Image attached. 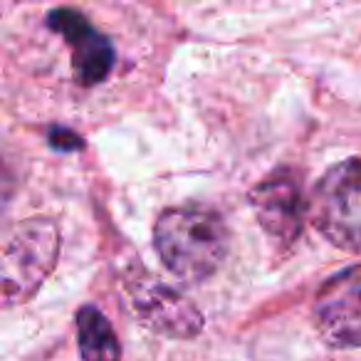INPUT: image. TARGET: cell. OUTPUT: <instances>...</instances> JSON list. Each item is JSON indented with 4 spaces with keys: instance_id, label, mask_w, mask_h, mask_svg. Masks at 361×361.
I'll return each instance as SVG.
<instances>
[{
    "instance_id": "1",
    "label": "cell",
    "mask_w": 361,
    "mask_h": 361,
    "mask_svg": "<svg viewBox=\"0 0 361 361\" xmlns=\"http://www.w3.org/2000/svg\"><path fill=\"white\" fill-rule=\"evenodd\" d=\"M231 235L218 211L208 206L166 208L154 226V247L166 270L186 282H206L228 255Z\"/></svg>"
},
{
    "instance_id": "2",
    "label": "cell",
    "mask_w": 361,
    "mask_h": 361,
    "mask_svg": "<svg viewBox=\"0 0 361 361\" xmlns=\"http://www.w3.org/2000/svg\"><path fill=\"white\" fill-rule=\"evenodd\" d=\"M60 255V231L50 218L18 223L3 247V305L30 300Z\"/></svg>"
},
{
    "instance_id": "3",
    "label": "cell",
    "mask_w": 361,
    "mask_h": 361,
    "mask_svg": "<svg viewBox=\"0 0 361 361\" xmlns=\"http://www.w3.org/2000/svg\"><path fill=\"white\" fill-rule=\"evenodd\" d=\"M310 218L331 245L361 255V159H346L322 176Z\"/></svg>"
},
{
    "instance_id": "4",
    "label": "cell",
    "mask_w": 361,
    "mask_h": 361,
    "mask_svg": "<svg viewBox=\"0 0 361 361\" xmlns=\"http://www.w3.org/2000/svg\"><path fill=\"white\" fill-rule=\"evenodd\" d=\"M312 317L317 331L329 346H361V262L322 282L312 302Z\"/></svg>"
},
{
    "instance_id": "5",
    "label": "cell",
    "mask_w": 361,
    "mask_h": 361,
    "mask_svg": "<svg viewBox=\"0 0 361 361\" xmlns=\"http://www.w3.org/2000/svg\"><path fill=\"white\" fill-rule=\"evenodd\" d=\"M250 206L260 228L282 247L300 238L310 203L302 193V180L292 169H277L250 191Z\"/></svg>"
},
{
    "instance_id": "6",
    "label": "cell",
    "mask_w": 361,
    "mask_h": 361,
    "mask_svg": "<svg viewBox=\"0 0 361 361\" xmlns=\"http://www.w3.org/2000/svg\"><path fill=\"white\" fill-rule=\"evenodd\" d=\"M47 27L65 37L72 52V70L82 87L106 80L114 67V47L82 13L72 8H55L47 16Z\"/></svg>"
},
{
    "instance_id": "7",
    "label": "cell",
    "mask_w": 361,
    "mask_h": 361,
    "mask_svg": "<svg viewBox=\"0 0 361 361\" xmlns=\"http://www.w3.org/2000/svg\"><path fill=\"white\" fill-rule=\"evenodd\" d=\"M134 307L139 319L149 329L169 334L173 339H191L203 329V317L183 295L166 285H149L134 292Z\"/></svg>"
},
{
    "instance_id": "8",
    "label": "cell",
    "mask_w": 361,
    "mask_h": 361,
    "mask_svg": "<svg viewBox=\"0 0 361 361\" xmlns=\"http://www.w3.org/2000/svg\"><path fill=\"white\" fill-rule=\"evenodd\" d=\"M77 346L82 361H119L121 344L104 312L94 305L77 310Z\"/></svg>"
}]
</instances>
